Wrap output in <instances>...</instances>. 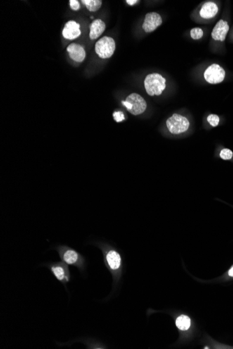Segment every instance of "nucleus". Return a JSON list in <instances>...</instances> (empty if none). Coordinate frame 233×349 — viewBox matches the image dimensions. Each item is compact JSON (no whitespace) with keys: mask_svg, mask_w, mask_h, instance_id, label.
<instances>
[{"mask_svg":"<svg viewBox=\"0 0 233 349\" xmlns=\"http://www.w3.org/2000/svg\"><path fill=\"white\" fill-rule=\"evenodd\" d=\"M233 153L229 148H224L220 153V157L223 160H231L233 158Z\"/></svg>","mask_w":233,"mask_h":349,"instance_id":"18","label":"nucleus"},{"mask_svg":"<svg viewBox=\"0 0 233 349\" xmlns=\"http://www.w3.org/2000/svg\"><path fill=\"white\" fill-rule=\"evenodd\" d=\"M106 29V24L101 19L95 20L91 23L89 38L91 40L98 39Z\"/></svg>","mask_w":233,"mask_h":349,"instance_id":"14","label":"nucleus"},{"mask_svg":"<svg viewBox=\"0 0 233 349\" xmlns=\"http://www.w3.org/2000/svg\"><path fill=\"white\" fill-rule=\"evenodd\" d=\"M131 105L130 110H128L134 115H139L146 111L147 103L142 96L138 94H131L127 96L126 101Z\"/></svg>","mask_w":233,"mask_h":349,"instance_id":"7","label":"nucleus"},{"mask_svg":"<svg viewBox=\"0 0 233 349\" xmlns=\"http://www.w3.org/2000/svg\"><path fill=\"white\" fill-rule=\"evenodd\" d=\"M46 266L50 269L55 278L62 284L66 285L70 282L72 277H71L70 269L67 264L56 262V263L47 264Z\"/></svg>","mask_w":233,"mask_h":349,"instance_id":"5","label":"nucleus"},{"mask_svg":"<svg viewBox=\"0 0 233 349\" xmlns=\"http://www.w3.org/2000/svg\"><path fill=\"white\" fill-rule=\"evenodd\" d=\"M162 24V18L158 13L153 12L146 14L143 22V29L146 33H151L156 30Z\"/></svg>","mask_w":233,"mask_h":349,"instance_id":"8","label":"nucleus"},{"mask_svg":"<svg viewBox=\"0 0 233 349\" xmlns=\"http://www.w3.org/2000/svg\"><path fill=\"white\" fill-rule=\"evenodd\" d=\"M114 119H115V122H120L122 121H124L125 119L123 112H115L113 114Z\"/></svg>","mask_w":233,"mask_h":349,"instance_id":"20","label":"nucleus"},{"mask_svg":"<svg viewBox=\"0 0 233 349\" xmlns=\"http://www.w3.org/2000/svg\"><path fill=\"white\" fill-rule=\"evenodd\" d=\"M229 25L227 21L224 20H220L217 22V25L214 27L212 32V39L215 41H225L226 35L229 31Z\"/></svg>","mask_w":233,"mask_h":349,"instance_id":"9","label":"nucleus"},{"mask_svg":"<svg viewBox=\"0 0 233 349\" xmlns=\"http://www.w3.org/2000/svg\"><path fill=\"white\" fill-rule=\"evenodd\" d=\"M105 259L110 270L117 271L120 269L122 264V259L118 252L115 250H110L109 252H107Z\"/></svg>","mask_w":233,"mask_h":349,"instance_id":"13","label":"nucleus"},{"mask_svg":"<svg viewBox=\"0 0 233 349\" xmlns=\"http://www.w3.org/2000/svg\"><path fill=\"white\" fill-rule=\"evenodd\" d=\"M225 70L217 64L210 65L204 72L205 80L212 84H217L222 82L225 79Z\"/></svg>","mask_w":233,"mask_h":349,"instance_id":"6","label":"nucleus"},{"mask_svg":"<svg viewBox=\"0 0 233 349\" xmlns=\"http://www.w3.org/2000/svg\"><path fill=\"white\" fill-rule=\"evenodd\" d=\"M144 85L149 96H160L166 87V79L158 73L149 74L145 79Z\"/></svg>","mask_w":233,"mask_h":349,"instance_id":"1","label":"nucleus"},{"mask_svg":"<svg viewBox=\"0 0 233 349\" xmlns=\"http://www.w3.org/2000/svg\"><path fill=\"white\" fill-rule=\"evenodd\" d=\"M208 122L210 125L213 126V127H216V126L219 125L220 119H219V116L217 115H210L208 117Z\"/></svg>","mask_w":233,"mask_h":349,"instance_id":"19","label":"nucleus"},{"mask_svg":"<svg viewBox=\"0 0 233 349\" xmlns=\"http://www.w3.org/2000/svg\"><path fill=\"white\" fill-rule=\"evenodd\" d=\"M218 12V5L213 1H207L202 6L200 15L203 19H212L215 18Z\"/></svg>","mask_w":233,"mask_h":349,"instance_id":"12","label":"nucleus"},{"mask_svg":"<svg viewBox=\"0 0 233 349\" xmlns=\"http://www.w3.org/2000/svg\"><path fill=\"white\" fill-rule=\"evenodd\" d=\"M67 52L74 61L82 62L85 58L86 53L83 47L77 43H72L67 47Z\"/></svg>","mask_w":233,"mask_h":349,"instance_id":"11","label":"nucleus"},{"mask_svg":"<svg viewBox=\"0 0 233 349\" xmlns=\"http://www.w3.org/2000/svg\"><path fill=\"white\" fill-rule=\"evenodd\" d=\"M167 128L172 134L178 135L186 132L189 129L190 123L186 117L174 114L166 122Z\"/></svg>","mask_w":233,"mask_h":349,"instance_id":"4","label":"nucleus"},{"mask_svg":"<svg viewBox=\"0 0 233 349\" xmlns=\"http://www.w3.org/2000/svg\"><path fill=\"white\" fill-rule=\"evenodd\" d=\"M115 41L109 36H103L95 45V51L100 58L108 59L111 58L115 53Z\"/></svg>","mask_w":233,"mask_h":349,"instance_id":"3","label":"nucleus"},{"mask_svg":"<svg viewBox=\"0 0 233 349\" xmlns=\"http://www.w3.org/2000/svg\"><path fill=\"white\" fill-rule=\"evenodd\" d=\"M229 275L231 277H233V267L231 268V270L229 271Z\"/></svg>","mask_w":233,"mask_h":349,"instance_id":"23","label":"nucleus"},{"mask_svg":"<svg viewBox=\"0 0 233 349\" xmlns=\"http://www.w3.org/2000/svg\"><path fill=\"white\" fill-rule=\"evenodd\" d=\"M138 2H139V1H137V0H127V4L131 5V6H133V5L136 4Z\"/></svg>","mask_w":233,"mask_h":349,"instance_id":"22","label":"nucleus"},{"mask_svg":"<svg viewBox=\"0 0 233 349\" xmlns=\"http://www.w3.org/2000/svg\"><path fill=\"white\" fill-rule=\"evenodd\" d=\"M70 6L72 9L74 10V11L80 9V4H79V1L78 0H71Z\"/></svg>","mask_w":233,"mask_h":349,"instance_id":"21","label":"nucleus"},{"mask_svg":"<svg viewBox=\"0 0 233 349\" xmlns=\"http://www.w3.org/2000/svg\"><path fill=\"white\" fill-rule=\"evenodd\" d=\"M176 325L181 331H186L191 326V320L187 316L181 315L180 317L177 318Z\"/></svg>","mask_w":233,"mask_h":349,"instance_id":"15","label":"nucleus"},{"mask_svg":"<svg viewBox=\"0 0 233 349\" xmlns=\"http://www.w3.org/2000/svg\"><path fill=\"white\" fill-rule=\"evenodd\" d=\"M80 25L74 20H71L66 24L62 31V35L65 39L74 40L80 36Z\"/></svg>","mask_w":233,"mask_h":349,"instance_id":"10","label":"nucleus"},{"mask_svg":"<svg viewBox=\"0 0 233 349\" xmlns=\"http://www.w3.org/2000/svg\"><path fill=\"white\" fill-rule=\"evenodd\" d=\"M203 34L204 33H203V29L199 28V27H195L191 30V38L194 40L201 39L203 37Z\"/></svg>","mask_w":233,"mask_h":349,"instance_id":"17","label":"nucleus"},{"mask_svg":"<svg viewBox=\"0 0 233 349\" xmlns=\"http://www.w3.org/2000/svg\"><path fill=\"white\" fill-rule=\"evenodd\" d=\"M59 253H60L62 260L67 265L77 267L81 272H83L85 270L86 264L84 263L83 257L73 249L65 247L61 250L60 249Z\"/></svg>","mask_w":233,"mask_h":349,"instance_id":"2","label":"nucleus"},{"mask_svg":"<svg viewBox=\"0 0 233 349\" xmlns=\"http://www.w3.org/2000/svg\"><path fill=\"white\" fill-rule=\"evenodd\" d=\"M82 2L85 5L87 9L91 12L98 11L102 5V1L101 0H83Z\"/></svg>","mask_w":233,"mask_h":349,"instance_id":"16","label":"nucleus"}]
</instances>
